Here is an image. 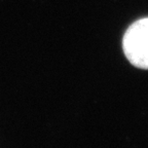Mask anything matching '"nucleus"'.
I'll list each match as a JSON object with an SVG mask.
<instances>
[{
  "label": "nucleus",
  "mask_w": 148,
  "mask_h": 148,
  "mask_svg": "<svg viewBox=\"0 0 148 148\" xmlns=\"http://www.w3.org/2000/svg\"><path fill=\"white\" fill-rule=\"evenodd\" d=\"M123 47L133 66L148 70V18L138 20L127 28L123 38Z\"/></svg>",
  "instance_id": "obj_1"
}]
</instances>
